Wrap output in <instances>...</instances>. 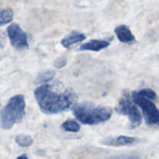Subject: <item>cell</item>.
<instances>
[{"label": "cell", "instance_id": "1", "mask_svg": "<svg viewBox=\"0 0 159 159\" xmlns=\"http://www.w3.org/2000/svg\"><path fill=\"white\" fill-rule=\"evenodd\" d=\"M34 96L40 108L46 114H57L68 110L77 100L74 92L50 84L37 87Z\"/></svg>", "mask_w": 159, "mask_h": 159}, {"label": "cell", "instance_id": "2", "mask_svg": "<svg viewBox=\"0 0 159 159\" xmlns=\"http://www.w3.org/2000/svg\"><path fill=\"white\" fill-rule=\"evenodd\" d=\"M73 115L85 125H96L107 122L111 118L113 111L110 108L93 104H76L72 108Z\"/></svg>", "mask_w": 159, "mask_h": 159}, {"label": "cell", "instance_id": "3", "mask_svg": "<svg viewBox=\"0 0 159 159\" xmlns=\"http://www.w3.org/2000/svg\"><path fill=\"white\" fill-rule=\"evenodd\" d=\"M26 102L23 94L12 97L0 112V123L5 129H9L20 123L25 115Z\"/></svg>", "mask_w": 159, "mask_h": 159}, {"label": "cell", "instance_id": "4", "mask_svg": "<svg viewBox=\"0 0 159 159\" xmlns=\"http://www.w3.org/2000/svg\"><path fill=\"white\" fill-rule=\"evenodd\" d=\"M133 101L141 108L146 123L148 126H159V110L153 101L145 98L138 91L132 93Z\"/></svg>", "mask_w": 159, "mask_h": 159}, {"label": "cell", "instance_id": "5", "mask_svg": "<svg viewBox=\"0 0 159 159\" xmlns=\"http://www.w3.org/2000/svg\"><path fill=\"white\" fill-rule=\"evenodd\" d=\"M116 112L118 114L128 117L132 128H136L141 125L142 121V115L138 110V107L132 102L127 94H124L120 99Z\"/></svg>", "mask_w": 159, "mask_h": 159}, {"label": "cell", "instance_id": "6", "mask_svg": "<svg viewBox=\"0 0 159 159\" xmlns=\"http://www.w3.org/2000/svg\"><path fill=\"white\" fill-rule=\"evenodd\" d=\"M9 41L14 48L17 50H26L29 48L27 36L17 23H12L7 28Z\"/></svg>", "mask_w": 159, "mask_h": 159}, {"label": "cell", "instance_id": "7", "mask_svg": "<svg viewBox=\"0 0 159 159\" xmlns=\"http://www.w3.org/2000/svg\"><path fill=\"white\" fill-rule=\"evenodd\" d=\"M139 141V139L137 137H127V136H120L114 138H107L101 141V143L107 146L111 147H121L129 146V145L134 144Z\"/></svg>", "mask_w": 159, "mask_h": 159}, {"label": "cell", "instance_id": "8", "mask_svg": "<svg viewBox=\"0 0 159 159\" xmlns=\"http://www.w3.org/2000/svg\"><path fill=\"white\" fill-rule=\"evenodd\" d=\"M114 31L120 41L127 44L134 43L136 41V39H135L134 34H132L131 31L126 25L122 24L116 26Z\"/></svg>", "mask_w": 159, "mask_h": 159}, {"label": "cell", "instance_id": "9", "mask_svg": "<svg viewBox=\"0 0 159 159\" xmlns=\"http://www.w3.org/2000/svg\"><path fill=\"white\" fill-rule=\"evenodd\" d=\"M110 45V42L105 40H90L86 43L82 44L79 48L80 51H99L104 48H107Z\"/></svg>", "mask_w": 159, "mask_h": 159}, {"label": "cell", "instance_id": "10", "mask_svg": "<svg viewBox=\"0 0 159 159\" xmlns=\"http://www.w3.org/2000/svg\"><path fill=\"white\" fill-rule=\"evenodd\" d=\"M85 39V34H82V33L80 32H78V31H72L69 35L67 36V37H65L64 39H62L61 41V45L63 47L68 48H70L71 45L79 43V42L82 41H84Z\"/></svg>", "mask_w": 159, "mask_h": 159}, {"label": "cell", "instance_id": "11", "mask_svg": "<svg viewBox=\"0 0 159 159\" xmlns=\"http://www.w3.org/2000/svg\"><path fill=\"white\" fill-rule=\"evenodd\" d=\"M16 142L18 145L23 147H30L34 143V140L30 135L26 134H19L15 138Z\"/></svg>", "mask_w": 159, "mask_h": 159}, {"label": "cell", "instance_id": "12", "mask_svg": "<svg viewBox=\"0 0 159 159\" xmlns=\"http://www.w3.org/2000/svg\"><path fill=\"white\" fill-rule=\"evenodd\" d=\"M13 12L10 9H0V26L12 21Z\"/></svg>", "mask_w": 159, "mask_h": 159}, {"label": "cell", "instance_id": "13", "mask_svg": "<svg viewBox=\"0 0 159 159\" xmlns=\"http://www.w3.org/2000/svg\"><path fill=\"white\" fill-rule=\"evenodd\" d=\"M61 128L68 132H77L80 130V125L75 120L68 119L62 123Z\"/></svg>", "mask_w": 159, "mask_h": 159}, {"label": "cell", "instance_id": "14", "mask_svg": "<svg viewBox=\"0 0 159 159\" xmlns=\"http://www.w3.org/2000/svg\"><path fill=\"white\" fill-rule=\"evenodd\" d=\"M54 76H55V73L54 71L47 70V71L43 72V73H40L38 75L37 80H36V83L37 84H43V83L51 80L54 77Z\"/></svg>", "mask_w": 159, "mask_h": 159}, {"label": "cell", "instance_id": "15", "mask_svg": "<svg viewBox=\"0 0 159 159\" xmlns=\"http://www.w3.org/2000/svg\"><path fill=\"white\" fill-rule=\"evenodd\" d=\"M139 92L141 95H143L145 98H149V99L152 100V101H155V100H157V94L153 90L150 88H145L143 89V90H141Z\"/></svg>", "mask_w": 159, "mask_h": 159}, {"label": "cell", "instance_id": "16", "mask_svg": "<svg viewBox=\"0 0 159 159\" xmlns=\"http://www.w3.org/2000/svg\"><path fill=\"white\" fill-rule=\"evenodd\" d=\"M67 63V59L65 57H61L56 59L54 62V65L56 68H62L65 66Z\"/></svg>", "mask_w": 159, "mask_h": 159}, {"label": "cell", "instance_id": "17", "mask_svg": "<svg viewBox=\"0 0 159 159\" xmlns=\"http://www.w3.org/2000/svg\"><path fill=\"white\" fill-rule=\"evenodd\" d=\"M16 159H29V158H28V157L26 155V154H22V155L19 156Z\"/></svg>", "mask_w": 159, "mask_h": 159}, {"label": "cell", "instance_id": "18", "mask_svg": "<svg viewBox=\"0 0 159 159\" xmlns=\"http://www.w3.org/2000/svg\"><path fill=\"white\" fill-rule=\"evenodd\" d=\"M3 48V45H2V42L0 41V48Z\"/></svg>", "mask_w": 159, "mask_h": 159}, {"label": "cell", "instance_id": "19", "mask_svg": "<svg viewBox=\"0 0 159 159\" xmlns=\"http://www.w3.org/2000/svg\"><path fill=\"white\" fill-rule=\"evenodd\" d=\"M124 159H137L135 157H127V158H124Z\"/></svg>", "mask_w": 159, "mask_h": 159}]
</instances>
